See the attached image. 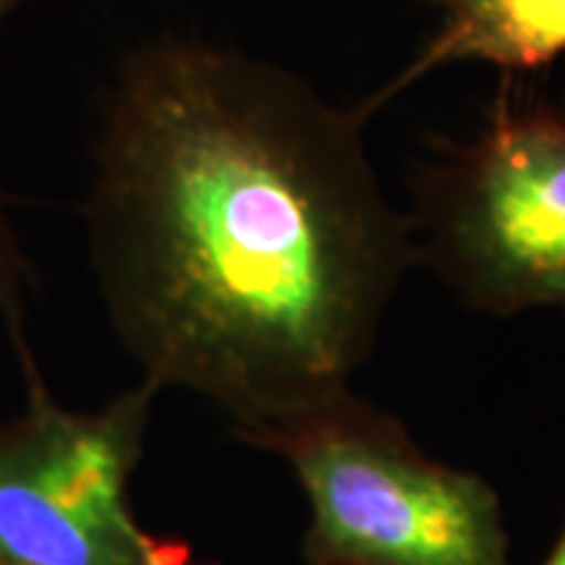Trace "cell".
<instances>
[{
  "instance_id": "1",
  "label": "cell",
  "mask_w": 565,
  "mask_h": 565,
  "mask_svg": "<svg viewBox=\"0 0 565 565\" xmlns=\"http://www.w3.org/2000/svg\"><path fill=\"white\" fill-rule=\"evenodd\" d=\"M364 121L207 40H154L121 63L84 215L141 383L210 401L238 440L351 387L416 265Z\"/></svg>"
},
{
  "instance_id": "2",
  "label": "cell",
  "mask_w": 565,
  "mask_h": 565,
  "mask_svg": "<svg viewBox=\"0 0 565 565\" xmlns=\"http://www.w3.org/2000/svg\"><path fill=\"white\" fill-rule=\"evenodd\" d=\"M242 443L294 471L309 505L303 565H511L498 490L424 454L404 422L351 387Z\"/></svg>"
},
{
  "instance_id": "3",
  "label": "cell",
  "mask_w": 565,
  "mask_h": 565,
  "mask_svg": "<svg viewBox=\"0 0 565 565\" xmlns=\"http://www.w3.org/2000/svg\"><path fill=\"white\" fill-rule=\"evenodd\" d=\"M416 263L471 312L565 315V100L503 89L414 183Z\"/></svg>"
},
{
  "instance_id": "4",
  "label": "cell",
  "mask_w": 565,
  "mask_h": 565,
  "mask_svg": "<svg viewBox=\"0 0 565 565\" xmlns=\"http://www.w3.org/2000/svg\"><path fill=\"white\" fill-rule=\"evenodd\" d=\"M30 404L0 424V565H212L134 515L154 393L139 383L97 412H68L24 372Z\"/></svg>"
},
{
  "instance_id": "5",
  "label": "cell",
  "mask_w": 565,
  "mask_h": 565,
  "mask_svg": "<svg viewBox=\"0 0 565 565\" xmlns=\"http://www.w3.org/2000/svg\"><path fill=\"white\" fill-rule=\"evenodd\" d=\"M437 24L427 45L377 95L359 105L364 118L437 68L487 63L511 74L542 68L565 53V0H429Z\"/></svg>"
},
{
  "instance_id": "6",
  "label": "cell",
  "mask_w": 565,
  "mask_h": 565,
  "mask_svg": "<svg viewBox=\"0 0 565 565\" xmlns=\"http://www.w3.org/2000/svg\"><path fill=\"white\" fill-rule=\"evenodd\" d=\"M19 6L21 0H0V30L19 11ZM0 312H3L17 351L21 353V362H24L32 353L24 343V324H21V320H24V315H21V259L17 244L11 238L9 223H6L3 196H0Z\"/></svg>"
},
{
  "instance_id": "7",
  "label": "cell",
  "mask_w": 565,
  "mask_h": 565,
  "mask_svg": "<svg viewBox=\"0 0 565 565\" xmlns=\"http://www.w3.org/2000/svg\"><path fill=\"white\" fill-rule=\"evenodd\" d=\"M542 565H565V524L561 529V534H557L553 550H550L545 563Z\"/></svg>"
}]
</instances>
